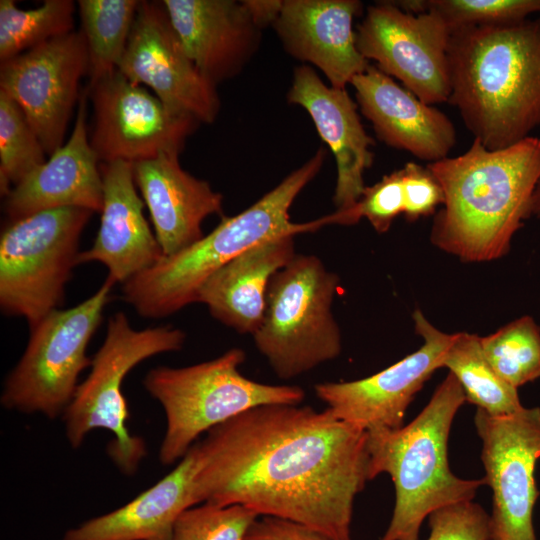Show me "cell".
Returning a JSON list of instances; mask_svg holds the SVG:
<instances>
[{
    "label": "cell",
    "instance_id": "obj_18",
    "mask_svg": "<svg viewBox=\"0 0 540 540\" xmlns=\"http://www.w3.org/2000/svg\"><path fill=\"white\" fill-rule=\"evenodd\" d=\"M362 9L358 0H282L272 25L290 55L320 69L330 86L346 88L370 64L353 29Z\"/></svg>",
    "mask_w": 540,
    "mask_h": 540
},
{
    "label": "cell",
    "instance_id": "obj_4",
    "mask_svg": "<svg viewBox=\"0 0 540 540\" xmlns=\"http://www.w3.org/2000/svg\"><path fill=\"white\" fill-rule=\"evenodd\" d=\"M326 158L320 147L301 167L250 207L221 222L182 251L163 256L152 267L123 284L126 303L144 318L159 319L196 302L205 281L251 247L284 234L316 231L330 224L329 216L305 222L290 221L289 209L304 187L318 174Z\"/></svg>",
    "mask_w": 540,
    "mask_h": 540
},
{
    "label": "cell",
    "instance_id": "obj_3",
    "mask_svg": "<svg viewBox=\"0 0 540 540\" xmlns=\"http://www.w3.org/2000/svg\"><path fill=\"white\" fill-rule=\"evenodd\" d=\"M448 103L487 149L510 147L540 127V17L451 31Z\"/></svg>",
    "mask_w": 540,
    "mask_h": 540
},
{
    "label": "cell",
    "instance_id": "obj_26",
    "mask_svg": "<svg viewBox=\"0 0 540 540\" xmlns=\"http://www.w3.org/2000/svg\"><path fill=\"white\" fill-rule=\"evenodd\" d=\"M442 367L449 370L464 390L466 401L495 416L521 410L518 389L505 382L485 358L480 337L467 332L454 333Z\"/></svg>",
    "mask_w": 540,
    "mask_h": 540
},
{
    "label": "cell",
    "instance_id": "obj_19",
    "mask_svg": "<svg viewBox=\"0 0 540 540\" xmlns=\"http://www.w3.org/2000/svg\"><path fill=\"white\" fill-rule=\"evenodd\" d=\"M87 99L85 89L67 142L4 197V211L10 221L64 207L101 212L103 180L100 161L89 141Z\"/></svg>",
    "mask_w": 540,
    "mask_h": 540
},
{
    "label": "cell",
    "instance_id": "obj_9",
    "mask_svg": "<svg viewBox=\"0 0 540 540\" xmlns=\"http://www.w3.org/2000/svg\"><path fill=\"white\" fill-rule=\"evenodd\" d=\"M93 212L64 207L10 221L0 237V307L29 328L63 304Z\"/></svg>",
    "mask_w": 540,
    "mask_h": 540
},
{
    "label": "cell",
    "instance_id": "obj_13",
    "mask_svg": "<svg viewBox=\"0 0 540 540\" xmlns=\"http://www.w3.org/2000/svg\"><path fill=\"white\" fill-rule=\"evenodd\" d=\"M485 484L493 493L491 540H536L532 513L539 492L535 468L540 458V408L502 416L477 408Z\"/></svg>",
    "mask_w": 540,
    "mask_h": 540
},
{
    "label": "cell",
    "instance_id": "obj_14",
    "mask_svg": "<svg viewBox=\"0 0 540 540\" xmlns=\"http://www.w3.org/2000/svg\"><path fill=\"white\" fill-rule=\"evenodd\" d=\"M88 74V48L81 30L1 61L0 90L21 108L49 155L64 144L80 99V81Z\"/></svg>",
    "mask_w": 540,
    "mask_h": 540
},
{
    "label": "cell",
    "instance_id": "obj_24",
    "mask_svg": "<svg viewBox=\"0 0 540 540\" xmlns=\"http://www.w3.org/2000/svg\"><path fill=\"white\" fill-rule=\"evenodd\" d=\"M295 236L280 235L241 253L205 281L196 302L222 324L253 335L264 317L271 278L296 256Z\"/></svg>",
    "mask_w": 540,
    "mask_h": 540
},
{
    "label": "cell",
    "instance_id": "obj_11",
    "mask_svg": "<svg viewBox=\"0 0 540 540\" xmlns=\"http://www.w3.org/2000/svg\"><path fill=\"white\" fill-rule=\"evenodd\" d=\"M355 33L362 56L421 101L448 102L451 30L439 15L411 13L393 1H380L367 7Z\"/></svg>",
    "mask_w": 540,
    "mask_h": 540
},
{
    "label": "cell",
    "instance_id": "obj_28",
    "mask_svg": "<svg viewBox=\"0 0 540 540\" xmlns=\"http://www.w3.org/2000/svg\"><path fill=\"white\" fill-rule=\"evenodd\" d=\"M75 7L72 0H45L37 8L24 10L13 0H1L0 61L73 32Z\"/></svg>",
    "mask_w": 540,
    "mask_h": 540
},
{
    "label": "cell",
    "instance_id": "obj_2",
    "mask_svg": "<svg viewBox=\"0 0 540 540\" xmlns=\"http://www.w3.org/2000/svg\"><path fill=\"white\" fill-rule=\"evenodd\" d=\"M427 167L444 195L431 225V243L469 263L508 254L514 235L529 219L540 181V138L530 136L498 150L473 139L464 153Z\"/></svg>",
    "mask_w": 540,
    "mask_h": 540
},
{
    "label": "cell",
    "instance_id": "obj_25",
    "mask_svg": "<svg viewBox=\"0 0 540 540\" xmlns=\"http://www.w3.org/2000/svg\"><path fill=\"white\" fill-rule=\"evenodd\" d=\"M197 442L176 467L122 507L66 532L63 540H171L176 521L196 506Z\"/></svg>",
    "mask_w": 540,
    "mask_h": 540
},
{
    "label": "cell",
    "instance_id": "obj_12",
    "mask_svg": "<svg viewBox=\"0 0 540 540\" xmlns=\"http://www.w3.org/2000/svg\"><path fill=\"white\" fill-rule=\"evenodd\" d=\"M86 89L94 115L89 141L100 163L135 164L164 153L180 154L200 123L118 70Z\"/></svg>",
    "mask_w": 540,
    "mask_h": 540
},
{
    "label": "cell",
    "instance_id": "obj_17",
    "mask_svg": "<svg viewBox=\"0 0 540 540\" xmlns=\"http://www.w3.org/2000/svg\"><path fill=\"white\" fill-rule=\"evenodd\" d=\"M350 84L380 141L429 163L449 156L457 134L445 113L421 101L376 65L369 64Z\"/></svg>",
    "mask_w": 540,
    "mask_h": 540
},
{
    "label": "cell",
    "instance_id": "obj_36",
    "mask_svg": "<svg viewBox=\"0 0 540 540\" xmlns=\"http://www.w3.org/2000/svg\"><path fill=\"white\" fill-rule=\"evenodd\" d=\"M243 540H330L301 524L269 516L258 517Z\"/></svg>",
    "mask_w": 540,
    "mask_h": 540
},
{
    "label": "cell",
    "instance_id": "obj_16",
    "mask_svg": "<svg viewBox=\"0 0 540 540\" xmlns=\"http://www.w3.org/2000/svg\"><path fill=\"white\" fill-rule=\"evenodd\" d=\"M412 317L414 330L423 340L418 350L369 377L314 386L316 396L337 419L366 432L403 426L415 395L442 368L454 335L437 329L420 310Z\"/></svg>",
    "mask_w": 540,
    "mask_h": 540
},
{
    "label": "cell",
    "instance_id": "obj_27",
    "mask_svg": "<svg viewBox=\"0 0 540 540\" xmlns=\"http://www.w3.org/2000/svg\"><path fill=\"white\" fill-rule=\"evenodd\" d=\"M140 1H77L89 55V83L95 84L118 70Z\"/></svg>",
    "mask_w": 540,
    "mask_h": 540
},
{
    "label": "cell",
    "instance_id": "obj_23",
    "mask_svg": "<svg viewBox=\"0 0 540 540\" xmlns=\"http://www.w3.org/2000/svg\"><path fill=\"white\" fill-rule=\"evenodd\" d=\"M179 154L164 153L132 164L136 186L149 209L156 239L164 256L176 254L204 235L201 224L223 213V196L192 176L179 163Z\"/></svg>",
    "mask_w": 540,
    "mask_h": 540
},
{
    "label": "cell",
    "instance_id": "obj_33",
    "mask_svg": "<svg viewBox=\"0 0 540 540\" xmlns=\"http://www.w3.org/2000/svg\"><path fill=\"white\" fill-rule=\"evenodd\" d=\"M404 213L402 169L384 175L377 183L366 186L351 209L331 214L332 224L353 225L366 218L378 233L387 232L394 220Z\"/></svg>",
    "mask_w": 540,
    "mask_h": 540
},
{
    "label": "cell",
    "instance_id": "obj_32",
    "mask_svg": "<svg viewBox=\"0 0 540 540\" xmlns=\"http://www.w3.org/2000/svg\"><path fill=\"white\" fill-rule=\"evenodd\" d=\"M258 517L243 505L202 503L180 515L171 540H243Z\"/></svg>",
    "mask_w": 540,
    "mask_h": 540
},
{
    "label": "cell",
    "instance_id": "obj_8",
    "mask_svg": "<svg viewBox=\"0 0 540 540\" xmlns=\"http://www.w3.org/2000/svg\"><path fill=\"white\" fill-rule=\"evenodd\" d=\"M339 277L315 255L296 254L273 275L263 320L252 335L280 379L289 380L334 360L342 351L331 306Z\"/></svg>",
    "mask_w": 540,
    "mask_h": 540
},
{
    "label": "cell",
    "instance_id": "obj_34",
    "mask_svg": "<svg viewBox=\"0 0 540 540\" xmlns=\"http://www.w3.org/2000/svg\"><path fill=\"white\" fill-rule=\"evenodd\" d=\"M428 520L427 540H491L490 515L472 501L438 509Z\"/></svg>",
    "mask_w": 540,
    "mask_h": 540
},
{
    "label": "cell",
    "instance_id": "obj_38",
    "mask_svg": "<svg viewBox=\"0 0 540 540\" xmlns=\"http://www.w3.org/2000/svg\"><path fill=\"white\" fill-rule=\"evenodd\" d=\"M528 217L540 218V181L538 182L529 204Z\"/></svg>",
    "mask_w": 540,
    "mask_h": 540
},
{
    "label": "cell",
    "instance_id": "obj_6",
    "mask_svg": "<svg viewBox=\"0 0 540 540\" xmlns=\"http://www.w3.org/2000/svg\"><path fill=\"white\" fill-rule=\"evenodd\" d=\"M246 354L241 348L180 368L159 366L143 380L146 391L162 406L166 431L160 446L163 465L180 461L196 440L219 424L267 404H301L302 388L260 383L239 370Z\"/></svg>",
    "mask_w": 540,
    "mask_h": 540
},
{
    "label": "cell",
    "instance_id": "obj_1",
    "mask_svg": "<svg viewBox=\"0 0 540 540\" xmlns=\"http://www.w3.org/2000/svg\"><path fill=\"white\" fill-rule=\"evenodd\" d=\"M197 447V505L239 504L351 540L355 497L371 481L366 431L327 408L267 404L212 428Z\"/></svg>",
    "mask_w": 540,
    "mask_h": 540
},
{
    "label": "cell",
    "instance_id": "obj_37",
    "mask_svg": "<svg viewBox=\"0 0 540 540\" xmlns=\"http://www.w3.org/2000/svg\"><path fill=\"white\" fill-rule=\"evenodd\" d=\"M244 2L261 28L273 24L282 6V1L279 0H245Z\"/></svg>",
    "mask_w": 540,
    "mask_h": 540
},
{
    "label": "cell",
    "instance_id": "obj_7",
    "mask_svg": "<svg viewBox=\"0 0 540 540\" xmlns=\"http://www.w3.org/2000/svg\"><path fill=\"white\" fill-rule=\"evenodd\" d=\"M186 334L172 326L136 330L125 313L109 318L105 339L92 358L91 371L79 383L66 407L65 433L72 448H79L92 430L105 429L114 438L107 452L125 474L131 475L146 455L143 439L127 427L129 411L122 393L126 375L139 363L161 353L183 348Z\"/></svg>",
    "mask_w": 540,
    "mask_h": 540
},
{
    "label": "cell",
    "instance_id": "obj_21",
    "mask_svg": "<svg viewBox=\"0 0 540 540\" xmlns=\"http://www.w3.org/2000/svg\"><path fill=\"white\" fill-rule=\"evenodd\" d=\"M162 2L187 54L215 85L238 75L259 47L262 28L244 1Z\"/></svg>",
    "mask_w": 540,
    "mask_h": 540
},
{
    "label": "cell",
    "instance_id": "obj_22",
    "mask_svg": "<svg viewBox=\"0 0 540 540\" xmlns=\"http://www.w3.org/2000/svg\"><path fill=\"white\" fill-rule=\"evenodd\" d=\"M103 207L93 245L79 254V264L99 262L108 278L124 284L152 267L164 255L143 214L132 164L125 161L100 163Z\"/></svg>",
    "mask_w": 540,
    "mask_h": 540
},
{
    "label": "cell",
    "instance_id": "obj_10",
    "mask_svg": "<svg viewBox=\"0 0 540 540\" xmlns=\"http://www.w3.org/2000/svg\"><path fill=\"white\" fill-rule=\"evenodd\" d=\"M114 281L108 277L88 299L69 309H56L30 328L26 349L8 374L1 404L9 410L63 414L91 366L87 346L103 320Z\"/></svg>",
    "mask_w": 540,
    "mask_h": 540
},
{
    "label": "cell",
    "instance_id": "obj_31",
    "mask_svg": "<svg viewBox=\"0 0 540 540\" xmlns=\"http://www.w3.org/2000/svg\"><path fill=\"white\" fill-rule=\"evenodd\" d=\"M397 6L411 13L439 15L451 31L466 26L516 23L540 13V0H399Z\"/></svg>",
    "mask_w": 540,
    "mask_h": 540
},
{
    "label": "cell",
    "instance_id": "obj_5",
    "mask_svg": "<svg viewBox=\"0 0 540 540\" xmlns=\"http://www.w3.org/2000/svg\"><path fill=\"white\" fill-rule=\"evenodd\" d=\"M466 401L450 372L428 404L408 425L368 433L370 478L387 473L395 487V506L380 540H418L422 522L434 511L472 501L484 479L455 476L448 463L453 419Z\"/></svg>",
    "mask_w": 540,
    "mask_h": 540
},
{
    "label": "cell",
    "instance_id": "obj_35",
    "mask_svg": "<svg viewBox=\"0 0 540 540\" xmlns=\"http://www.w3.org/2000/svg\"><path fill=\"white\" fill-rule=\"evenodd\" d=\"M404 190V217L408 222H415L422 217L435 214L442 206L444 195L442 188L426 166L407 162L401 168Z\"/></svg>",
    "mask_w": 540,
    "mask_h": 540
},
{
    "label": "cell",
    "instance_id": "obj_20",
    "mask_svg": "<svg viewBox=\"0 0 540 540\" xmlns=\"http://www.w3.org/2000/svg\"><path fill=\"white\" fill-rule=\"evenodd\" d=\"M288 101L309 113L335 157L337 181L333 202L337 211L351 209L366 187L363 175L373 164L371 147L375 144L362 125L357 103L346 88L326 85L308 65L294 70Z\"/></svg>",
    "mask_w": 540,
    "mask_h": 540
},
{
    "label": "cell",
    "instance_id": "obj_29",
    "mask_svg": "<svg viewBox=\"0 0 540 540\" xmlns=\"http://www.w3.org/2000/svg\"><path fill=\"white\" fill-rule=\"evenodd\" d=\"M483 354L494 371L518 389L540 377V326L528 315L480 337Z\"/></svg>",
    "mask_w": 540,
    "mask_h": 540
},
{
    "label": "cell",
    "instance_id": "obj_30",
    "mask_svg": "<svg viewBox=\"0 0 540 540\" xmlns=\"http://www.w3.org/2000/svg\"><path fill=\"white\" fill-rule=\"evenodd\" d=\"M45 149L17 103L0 90V192L11 189L46 160Z\"/></svg>",
    "mask_w": 540,
    "mask_h": 540
},
{
    "label": "cell",
    "instance_id": "obj_15",
    "mask_svg": "<svg viewBox=\"0 0 540 540\" xmlns=\"http://www.w3.org/2000/svg\"><path fill=\"white\" fill-rule=\"evenodd\" d=\"M118 71L200 123L211 124L218 116L216 85L187 54L162 1H140Z\"/></svg>",
    "mask_w": 540,
    "mask_h": 540
}]
</instances>
